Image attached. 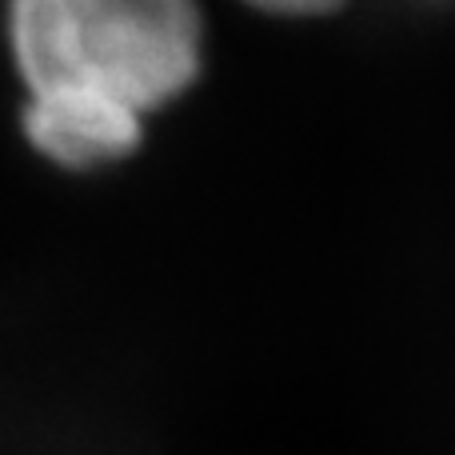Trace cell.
<instances>
[{
  "label": "cell",
  "mask_w": 455,
  "mask_h": 455,
  "mask_svg": "<svg viewBox=\"0 0 455 455\" xmlns=\"http://www.w3.org/2000/svg\"><path fill=\"white\" fill-rule=\"evenodd\" d=\"M24 132L64 168H100L140 144V124L200 72L196 0H12Z\"/></svg>",
  "instance_id": "obj_1"
},
{
  "label": "cell",
  "mask_w": 455,
  "mask_h": 455,
  "mask_svg": "<svg viewBox=\"0 0 455 455\" xmlns=\"http://www.w3.org/2000/svg\"><path fill=\"white\" fill-rule=\"evenodd\" d=\"M248 4L264 8V12H280V16H315V12H331L344 0H248Z\"/></svg>",
  "instance_id": "obj_2"
}]
</instances>
